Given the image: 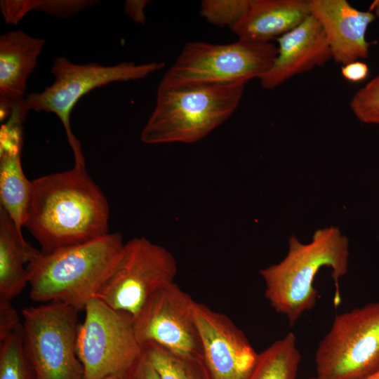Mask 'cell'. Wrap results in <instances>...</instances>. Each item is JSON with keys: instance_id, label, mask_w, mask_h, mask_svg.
<instances>
[{"instance_id": "1", "label": "cell", "mask_w": 379, "mask_h": 379, "mask_svg": "<svg viewBox=\"0 0 379 379\" xmlns=\"http://www.w3.org/2000/svg\"><path fill=\"white\" fill-rule=\"evenodd\" d=\"M109 218L107 200L86 168L74 166L32 180L24 227L43 253L107 234Z\"/></svg>"}, {"instance_id": "2", "label": "cell", "mask_w": 379, "mask_h": 379, "mask_svg": "<svg viewBox=\"0 0 379 379\" xmlns=\"http://www.w3.org/2000/svg\"><path fill=\"white\" fill-rule=\"evenodd\" d=\"M349 241L338 227L317 230L310 243H301L292 235L286 257L277 264L261 269L265 296L271 307L294 324L316 305L318 291L314 281L324 267L331 269L335 292L334 305L340 301L339 279L348 270Z\"/></svg>"}, {"instance_id": "3", "label": "cell", "mask_w": 379, "mask_h": 379, "mask_svg": "<svg viewBox=\"0 0 379 379\" xmlns=\"http://www.w3.org/2000/svg\"><path fill=\"white\" fill-rule=\"evenodd\" d=\"M124 244L121 234L114 232L49 253L40 252L27 266L30 298L84 310L112 272Z\"/></svg>"}, {"instance_id": "4", "label": "cell", "mask_w": 379, "mask_h": 379, "mask_svg": "<svg viewBox=\"0 0 379 379\" xmlns=\"http://www.w3.org/2000/svg\"><path fill=\"white\" fill-rule=\"evenodd\" d=\"M246 84H159L154 109L140 134L142 142L153 145L202 140L234 112Z\"/></svg>"}, {"instance_id": "5", "label": "cell", "mask_w": 379, "mask_h": 379, "mask_svg": "<svg viewBox=\"0 0 379 379\" xmlns=\"http://www.w3.org/2000/svg\"><path fill=\"white\" fill-rule=\"evenodd\" d=\"M277 46L271 42L238 39L227 44L188 42L159 84L181 86L225 84L260 79L272 67Z\"/></svg>"}, {"instance_id": "6", "label": "cell", "mask_w": 379, "mask_h": 379, "mask_svg": "<svg viewBox=\"0 0 379 379\" xmlns=\"http://www.w3.org/2000/svg\"><path fill=\"white\" fill-rule=\"evenodd\" d=\"M164 62L145 64L122 62L114 65L98 63L76 64L65 57L57 58L52 65V85L41 92L27 95L25 107L29 112L54 113L60 120L74 154V166L86 168L80 142L73 134L71 113L78 101L92 90L112 82L142 79L164 67Z\"/></svg>"}, {"instance_id": "7", "label": "cell", "mask_w": 379, "mask_h": 379, "mask_svg": "<svg viewBox=\"0 0 379 379\" xmlns=\"http://www.w3.org/2000/svg\"><path fill=\"white\" fill-rule=\"evenodd\" d=\"M79 312L59 302L22 310L23 347L34 379H84L77 352Z\"/></svg>"}, {"instance_id": "8", "label": "cell", "mask_w": 379, "mask_h": 379, "mask_svg": "<svg viewBox=\"0 0 379 379\" xmlns=\"http://www.w3.org/2000/svg\"><path fill=\"white\" fill-rule=\"evenodd\" d=\"M319 379H363L379 370V302L340 313L319 343Z\"/></svg>"}, {"instance_id": "9", "label": "cell", "mask_w": 379, "mask_h": 379, "mask_svg": "<svg viewBox=\"0 0 379 379\" xmlns=\"http://www.w3.org/2000/svg\"><path fill=\"white\" fill-rule=\"evenodd\" d=\"M84 311L77 337V352L84 379L124 377L143 353L132 317L98 298L91 299Z\"/></svg>"}, {"instance_id": "10", "label": "cell", "mask_w": 379, "mask_h": 379, "mask_svg": "<svg viewBox=\"0 0 379 379\" xmlns=\"http://www.w3.org/2000/svg\"><path fill=\"white\" fill-rule=\"evenodd\" d=\"M177 272L175 257L165 247L134 238L124 244L95 298L133 319L154 293L174 282Z\"/></svg>"}, {"instance_id": "11", "label": "cell", "mask_w": 379, "mask_h": 379, "mask_svg": "<svg viewBox=\"0 0 379 379\" xmlns=\"http://www.w3.org/2000/svg\"><path fill=\"white\" fill-rule=\"evenodd\" d=\"M195 303L175 282L158 289L133 319L142 347L153 343L180 355L201 357Z\"/></svg>"}, {"instance_id": "12", "label": "cell", "mask_w": 379, "mask_h": 379, "mask_svg": "<svg viewBox=\"0 0 379 379\" xmlns=\"http://www.w3.org/2000/svg\"><path fill=\"white\" fill-rule=\"evenodd\" d=\"M201 358L211 379H248L258 360L244 332L226 314L195 303Z\"/></svg>"}, {"instance_id": "13", "label": "cell", "mask_w": 379, "mask_h": 379, "mask_svg": "<svg viewBox=\"0 0 379 379\" xmlns=\"http://www.w3.org/2000/svg\"><path fill=\"white\" fill-rule=\"evenodd\" d=\"M311 15L320 24L335 62L342 66L369 55L366 32L376 17L346 0H308Z\"/></svg>"}, {"instance_id": "14", "label": "cell", "mask_w": 379, "mask_h": 379, "mask_svg": "<svg viewBox=\"0 0 379 379\" xmlns=\"http://www.w3.org/2000/svg\"><path fill=\"white\" fill-rule=\"evenodd\" d=\"M276 40L277 57L259 79L265 89H274L293 77L323 66L332 59L325 34L312 15Z\"/></svg>"}, {"instance_id": "15", "label": "cell", "mask_w": 379, "mask_h": 379, "mask_svg": "<svg viewBox=\"0 0 379 379\" xmlns=\"http://www.w3.org/2000/svg\"><path fill=\"white\" fill-rule=\"evenodd\" d=\"M46 41L22 29L0 36L1 121L14 111L28 113L25 100L27 81L34 71Z\"/></svg>"}, {"instance_id": "16", "label": "cell", "mask_w": 379, "mask_h": 379, "mask_svg": "<svg viewBox=\"0 0 379 379\" xmlns=\"http://www.w3.org/2000/svg\"><path fill=\"white\" fill-rule=\"evenodd\" d=\"M310 15L307 0H252L232 31L239 39L270 42L298 27Z\"/></svg>"}, {"instance_id": "17", "label": "cell", "mask_w": 379, "mask_h": 379, "mask_svg": "<svg viewBox=\"0 0 379 379\" xmlns=\"http://www.w3.org/2000/svg\"><path fill=\"white\" fill-rule=\"evenodd\" d=\"M40 252L0 206V299L11 301L28 285L27 266Z\"/></svg>"}, {"instance_id": "18", "label": "cell", "mask_w": 379, "mask_h": 379, "mask_svg": "<svg viewBox=\"0 0 379 379\" xmlns=\"http://www.w3.org/2000/svg\"><path fill=\"white\" fill-rule=\"evenodd\" d=\"M22 144L0 146V202L20 232L25 225L32 191V181L21 164Z\"/></svg>"}, {"instance_id": "19", "label": "cell", "mask_w": 379, "mask_h": 379, "mask_svg": "<svg viewBox=\"0 0 379 379\" xmlns=\"http://www.w3.org/2000/svg\"><path fill=\"white\" fill-rule=\"evenodd\" d=\"M300 361L296 337L290 332L259 353L248 379H296Z\"/></svg>"}, {"instance_id": "20", "label": "cell", "mask_w": 379, "mask_h": 379, "mask_svg": "<svg viewBox=\"0 0 379 379\" xmlns=\"http://www.w3.org/2000/svg\"><path fill=\"white\" fill-rule=\"evenodd\" d=\"M142 349L160 379H211L201 356L180 355L153 343Z\"/></svg>"}, {"instance_id": "21", "label": "cell", "mask_w": 379, "mask_h": 379, "mask_svg": "<svg viewBox=\"0 0 379 379\" xmlns=\"http://www.w3.org/2000/svg\"><path fill=\"white\" fill-rule=\"evenodd\" d=\"M0 379H34L23 347L22 324L0 340Z\"/></svg>"}, {"instance_id": "22", "label": "cell", "mask_w": 379, "mask_h": 379, "mask_svg": "<svg viewBox=\"0 0 379 379\" xmlns=\"http://www.w3.org/2000/svg\"><path fill=\"white\" fill-rule=\"evenodd\" d=\"M252 0H204L200 14L208 22L231 30L248 11Z\"/></svg>"}, {"instance_id": "23", "label": "cell", "mask_w": 379, "mask_h": 379, "mask_svg": "<svg viewBox=\"0 0 379 379\" xmlns=\"http://www.w3.org/2000/svg\"><path fill=\"white\" fill-rule=\"evenodd\" d=\"M350 107L361 122L379 125V74L353 95Z\"/></svg>"}, {"instance_id": "24", "label": "cell", "mask_w": 379, "mask_h": 379, "mask_svg": "<svg viewBox=\"0 0 379 379\" xmlns=\"http://www.w3.org/2000/svg\"><path fill=\"white\" fill-rule=\"evenodd\" d=\"M98 2L92 0H36L35 11L56 17L67 18Z\"/></svg>"}, {"instance_id": "25", "label": "cell", "mask_w": 379, "mask_h": 379, "mask_svg": "<svg viewBox=\"0 0 379 379\" xmlns=\"http://www.w3.org/2000/svg\"><path fill=\"white\" fill-rule=\"evenodd\" d=\"M36 0H4L0 1V9L4 20L16 25L28 13L35 10Z\"/></svg>"}, {"instance_id": "26", "label": "cell", "mask_w": 379, "mask_h": 379, "mask_svg": "<svg viewBox=\"0 0 379 379\" xmlns=\"http://www.w3.org/2000/svg\"><path fill=\"white\" fill-rule=\"evenodd\" d=\"M22 326L11 300L0 299V340Z\"/></svg>"}, {"instance_id": "27", "label": "cell", "mask_w": 379, "mask_h": 379, "mask_svg": "<svg viewBox=\"0 0 379 379\" xmlns=\"http://www.w3.org/2000/svg\"><path fill=\"white\" fill-rule=\"evenodd\" d=\"M124 379H160L159 374L144 352L124 376Z\"/></svg>"}, {"instance_id": "28", "label": "cell", "mask_w": 379, "mask_h": 379, "mask_svg": "<svg viewBox=\"0 0 379 379\" xmlns=\"http://www.w3.org/2000/svg\"><path fill=\"white\" fill-rule=\"evenodd\" d=\"M368 65L360 60L347 63L341 67L342 76L348 81L357 83L364 81L368 74Z\"/></svg>"}, {"instance_id": "29", "label": "cell", "mask_w": 379, "mask_h": 379, "mask_svg": "<svg viewBox=\"0 0 379 379\" xmlns=\"http://www.w3.org/2000/svg\"><path fill=\"white\" fill-rule=\"evenodd\" d=\"M149 1L131 0L125 3V12L136 22L144 23L145 16L144 10Z\"/></svg>"}, {"instance_id": "30", "label": "cell", "mask_w": 379, "mask_h": 379, "mask_svg": "<svg viewBox=\"0 0 379 379\" xmlns=\"http://www.w3.org/2000/svg\"><path fill=\"white\" fill-rule=\"evenodd\" d=\"M371 11H372L375 16L379 18V0L375 1L371 6Z\"/></svg>"}, {"instance_id": "31", "label": "cell", "mask_w": 379, "mask_h": 379, "mask_svg": "<svg viewBox=\"0 0 379 379\" xmlns=\"http://www.w3.org/2000/svg\"><path fill=\"white\" fill-rule=\"evenodd\" d=\"M363 379H379V370Z\"/></svg>"}, {"instance_id": "32", "label": "cell", "mask_w": 379, "mask_h": 379, "mask_svg": "<svg viewBox=\"0 0 379 379\" xmlns=\"http://www.w3.org/2000/svg\"><path fill=\"white\" fill-rule=\"evenodd\" d=\"M104 379H124V378L122 376L111 375V376L107 377V378H105Z\"/></svg>"}, {"instance_id": "33", "label": "cell", "mask_w": 379, "mask_h": 379, "mask_svg": "<svg viewBox=\"0 0 379 379\" xmlns=\"http://www.w3.org/2000/svg\"><path fill=\"white\" fill-rule=\"evenodd\" d=\"M310 379H319V378H318L317 377H315V378H310Z\"/></svg>"}]
</instances>
